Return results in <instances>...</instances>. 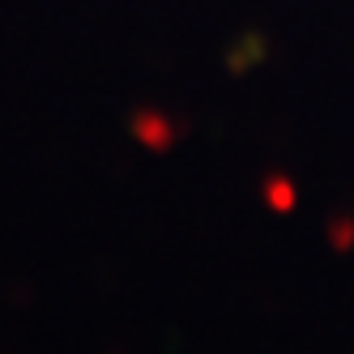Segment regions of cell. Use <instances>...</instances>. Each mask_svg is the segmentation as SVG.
I'll use <instances>...</instances> for the list:
<instances>
[{
    "instance_id": "cell-1",
    "label": "cell",
    "mask_w": 354,
    "mask_h": 354,
    "mask_svg": "<svg viewBox=\"0 0 354 354\" xmlns=\"http://www.w3.org/2000/svg\"><path fill=\"white\" fill-rule=\"evenodd\" d=\"M129 133L137 137V145L154 149V154H167V149L188 133V120H171L167 111H154V107H137L129 115Z\"/></svg>"
},
{
    "instance_id": "cell-2",
    "label": "cell",
    "mask_w": 354,
    "mask_h": 354,
    "mask_svg": "<svg viewBox=\"0 0 354 354\" xmlns=\"http://www.w3.org/2000/svg\"><path fill=\"white\" fill-rule=\"evenodd\" d=\"M265 56H269V39L265 35H239V39H231V47H226V68H231L235 77H243V73L252 64H261Z\"/></svg>"
},
{
    "instance_id": "cell-3",
    "label": "cell",
    "mask_w": 354,
    "mask_h": 354,
    "mask_svg": "<svg viewBox=\"0 0 354 354\" xmlns=\"http://www.w3.org/2000/svg\"><path fill=\"white\" fill-rule=\"evenodd\" d=\"M265 205L273 214H290L299 205V188L286 180V175H269V180H265Z\"/></svg>"
},
{
    "instance_id": "cell-4",
    "label": "cell",
    "mask_w": 354,
    "mask_h": 354,
    "mask_svg": "<svg viewBox=\"0 0 354 354\" xmlns=\"http://www.w3.org/2000/svg\"><path fill=\"white\" fill-rule=\"evenodd\" d=\"M328 239H333L337 252H350L354 248V222L350 218H333V222H328Z\"/></svg>"
}]
</instances>
